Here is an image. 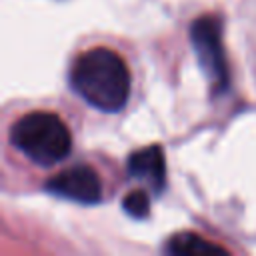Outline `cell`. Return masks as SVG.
<instances>
[{"label":"cell","mask_w":256,"mask_h":256,"mask_svg":"<svg viewBox=\"0 0 256 256\" xmlns=\"http://www.w3.org/2000/svg\"><path fill=\"white\" fill-rule=\"evenodd\" d=\"M70 88L92 108L118 112L130 96V72L124 58L104 46L78 54L68 72Z\"/></svg>","instance_id":"obj_1"},{"label":"cell","mask_w":256,"mask_h":256,"mask_svg":"<svg viewBox=\"0 0 256 256\" xmlns=\"http://www.w3.org/2000/svg\"><path fill=\"white\" fill-rule=\"evenodd\" d=\"M10 144L34 164L52 166L68 158L72 150V134L58 114L34 110L12 124Z\"/></svg>","instance_id":"obj_2"},{"label":"cell","mask_w":256,"mask_h":256,"mask_svg":"<svg viewBox=\"0 0 256 256\" xmlns=\"http://www.w3.org/2000/svg\"><path fill=\"white\" fill-rule=\"evenodd\" d=\"M190 42L194 46L196 60L210 82L214 94H222L228 90L230 74L222 48L220 36V20L212 14H204L194 20L190 26Z\"/></svg>","instance_id":"obj_3"},{"label":"cell","mask_w":256,"mask_h":256,"mask_svg":"<svg viewBox=\"0 0 256 256\" xmlns=\"http://www.w3.org/2000/svg\"><path fill=\"white\" fill-rule=\"evenodd\" d=\"M50 194L80 204H96L102 198V182L94 168L86 164L70 166L52 176L46 186Z\"/></svg>","instance_id":"obj_4"},{"label":"cell","mask_w":256,"mask_h":256,"mask_svg":"<svg viewBox=\"0 0 256 256\" xmlns=\"http://www.w3.org/2000/svg\"><path fill=\"white\" fill-rule=\"evenodd\" d=\"M126 170L132 178L142 180L150 192L160 194L166 184V158L158 144L138 148L128 156Z\"/></svg>","instance_id":"obj_5"},{"label":"cell","mask_w":256,"mask_h":256,"mask_svg":"<svg viewBox=\"0 0 256 256\" xmlns=\"http://www.w3.org/2000/svg\"><path fill=\"white\" fill-rule=\"evenodd\" d=\"M164 252H172V254H208V252H224V248L204 240L202 236H198L194 232H180V234H174L166 242Z\"/></svg>","instance_id":"obj_6"},{"label":"cell","mask_w":256,"mask_h":256,"mask_svg":"<svg viewBox=\"0 0 256 256\" xmlns=\"http://www.w3.org/2000/svg\"><path fill=\"white\" fill-rule=\"evenodd\" d=\"M122 208L128 216L132 218H146L150 212V196L148 190H132L130 194L124 196L122 200Z\"/></svg>","instance_id":"obj_7"}]
</instances>
